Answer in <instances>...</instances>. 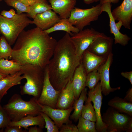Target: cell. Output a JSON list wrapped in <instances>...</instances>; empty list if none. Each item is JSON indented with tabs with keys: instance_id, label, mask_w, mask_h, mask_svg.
I'll return each instance as SVG.
<instances>
[{
	"instance_id": "6da1fadb",
	"label": "cell",
	"mask_w": 132,
	"mask_h": 132,
	"mask_svg": "<svg viewBox=\"0 0 132 132\" xmlns=\"http://www.w3.org/2000/svg\"><path fill=\"white\" fill-rule=\"evenodd\" d=\"M57 41L36 27L20 34L10 59L22 66L30 64L44 69L52 58Z\"/></svg>"
},
{
	"instance_id": "7a4b0ae2",
	"label": "cell",
	"mask_w": 132,
	"mask_h": 132,
	"mask_svg": "<svg viewBox=\"0 0 132 132\" xmlns=\"http://www.w3.org/2000/svg\"><path fill=\"white\" fill-rule=\"evenodd\" d=\"M81 59L76 55L70 35L66 33L57 42L53 56L47 65L50 81L54 88L62 90L69 80Z\"/></svg>"
},
{
	"instance_id": "3957f363",
	"label": "cell",
	"mask_w": 132,
	"mask_h": 132,
	"mask_svg": "<svg viewBox=\"0 0 132 132\" xmlns=\"http://www.w3.org/2000/svg\"><path fill=\"white\" fill-rule=\"evenodd\" d=\"M37 99L33 97L29 101H25L20 95L15 94L3 107L11 121H17L28 115L35 116L40 114L41 109Z\"/></svg>"
},
{
	"instance_id": "277c9868",
	"label": "cell",
	"mask_w": 132,
	"mask_h": 132,
	"mask_svg": "<svg viewBox=\"0 0 132 132\" xmlns=\"http://www.w3.org/2000/svg\"><path fill=\"white\" fill-rule=\"evenodd\" d=\"M21 71L26 80L24 85L20 86L21 94L32 95L38 99L40 95L43 85L44 69L28 64L22 66Z\"/></svg>"
},
{
	"instance_id": "5b68a950",
	"label": "cell",
	"mask_w": 132,
	"mask_h": 132,
	"mask_svg": "<svg viewBox=\"0 0 132 132\" xmlns=\"http://www.w3.org/2000/svg\"><path fill=\"white\" fill-rule=\"evenodd\" d=\"M32 21L26 13H22L12 18L5 17L0 14V33L11 46L15 44L18 36Z\"/></svg>"
},
{
	"instance_id": "8992f818",
	"label": "cell",
	"mask_w": 132,
	"mask_h": 132,
	"mask_svg": "<svg viewBox=\"0 0 132 132\" xmlns=\"http://www.w3.org/2000/svg\"><path fill=\"white\" fill-rule=\"evenodd\" d=\"M101 5L99 4L95 6L87 9H82L75 7L71 11L68 21L77 28L80 31L91 22L97 21L102 12Z\"/></svg>"
},
{
	"instance_id": "52a82bcc",
	"label": "cell",
	"mask_w": 132,
	"mask_h": 132,
	"mask_svg": "<svg viewBox=\"0 0 132 132\" xmlns=\"http://www.w3.org/2000/svg\"><path fill=\"white\" fill-rule=\"evenodd\" d=\"M103 121L106 126L107 132H126L132 117L123 114L110 107L102 116Z\"/></svg>"
},
{
	"instance_id": "ba28073f",
	"label": "cell",
	"mask_w": 132,
	"mask_h": 132,
	"mask_svg": "<svg viewBox=\"0 0 132 132\" xmlns=\"http://www.w3.org/2000/svg\"><path fill=\"white\" fill-rule=\"evenodd\" d=\"M100 32L94 28H87L74 33L70 36L77 56L81 59L83 53Z\"/></svg>"
},
{
	"instance_id": "9c48e42d",
	"label": "cell",
	"mask_w": 132,
	"mask_h": 132,
	"mask_svg": "<svg viewBox=\"0 0 132 132\" xmlns=\"http://www.w3.org/2000/svg\"><path fill=\"white\" fill-rule=\"evenodd\" d=\"M88 95L86 103L91 101L93 103V107L97 116L95 126L97 132H107L106 126L102 121L101 113L102 95L100 82H98L94 88L89 90Z\"/></svg>"
},
{
	"instance_id": "30bf717a",
	"label": "cell",
	"mask_w": 132,
	"mask_h": 132,
	"mask_svg": "<svg viewBox=\"0 0 132 132\" xmlns=\"http://www.w3.org/2000/svg\"><path fill=\"white\" fill-rule=\"evenodd\" d=\"M47 66L44 69V77L42 90L37 101L41 104L56 109L57 102L61 90H56L50 83Z\"/></svg>"
},
{
	"instance_id": "8fae6325",
	"label": "cell",
	"mask_w": 132,
	"mask_h": 132,
	"mask_svg": "<svg viewBox=\"0 0 132 132\" xmlns=\"http://www.w3.org/2000/svg\"><path fill=\"white\" fill-rule=\"evenodd\" d=\"M113 39L100 33L87 49L90 52L107 59L112 52Z\"/></svg>"
},
{
	"instance_id": "7c38bea8",
	"label": "cell",
	"mask_w": 132,
	"mask_h": 132,
	"mask_svg": "<svg viewBox=\"0 0 132 132\" xmlns=\"http://www.w3.org/2000/svg\"><path fill=\"white\" fill-rule=\"evenodd\" d=\"M38 103L41 108V112L46 114L53 120L59 128L64 124L72 123L69 118L71 113L73 110V106L67 109L62 110L53 108Z\"/></svg>"
},
{
	"instance_id": "4fadbf2b",
	"label": "cell",
	"mask_w": 132,
	"mask_h": 132,
	"mask_svg": "<svg viewBox=\"0 0 132 132\" xmlns=\"http://www.w3.org/2000/svg\"><path fill=\"white\" fill-rule=\"evenodd\" d=\"M113 55L112 53H110L105 62L99 66L97 69L100 75L102 92L105 96L120 89V87L112 88L110 85V69L112 63Z\"/></svg>"
},
{
	"instance_id": "5bb4252c",
	"label": "cell",
	"mask_w": 132,
	"mask_h": 132,
	"mask_svg": "<svg viewBox=\"0 0 132 132\" xmlns=\"http://www.w3.org/2000/svg\"><path fill=\"white\" fill-rule=\"evenodd\" d=\"M111 13L115 21H121L125 28L130 29L132 20V0H123L120 5L112 10Z\"/></svg>"
},
{
	"instance_id": "9a60e30c",
	"label": "cell",
	"mask_w": 132,
	"mask_h": 132,
	"mask_svg": "<svg viewBox=\"0 0 132 132\" xmlns=\"http://www.w3.org/2000/svg\"><path fill=\"white\" fill-rule=\"evenodd\" d=\"M111 4L110 2H107L101 4L102 11L107 13L109 16L110 32L114 35V44H119L122 46H125L127 44L131 38L126 34L121 33L117 28L116 25L115 21L112 14Z\"/></svg>"
},
{
	"instance_id": "2e32d148",
	"label": "cell",
	"mask_w": 132,
	"mask_h": 132,
	"mask_svg": "<svg viewBox=\"0 0 132 132\" xmlns=\"http://www.w3.org/2000/svg\"><path fill=\"white\" fill-rule=\"evenodd\" d=\"M33 19L32 24L44 31L53 27L61 18L53 11L50 10L37 14Z\"/></svg>"
},
{
	"instance_id": "e0dca14e",
	"label": "cell",
	"mask_w": 132,
	"mask_h": 132,
	"mask_svg": "<svg viewBox=\"0 0 132 132\" xmlns=\"http://www.w3.org/2000/svg\"><path fill=\"white\" fill-rule=\"evenodd\" d=\"M75 100L72 81L69 80L60 93L56 108L62 110L69 109L73 106Z\"/></svg>"
},
{
	"instance_id": "ac0fdd59",
	"label": "cell",
	"mask_w": 132,
	"mask_h": 132,
	"mask_svg": "<svg viewBox=\"0 0 132 132\" xmlns=\"http://www.w3.org/2000/svg\"><path fill=\"white\" fill-rule=\"evenodd\" d=\"M52 10L59 14L61 19L68 18L75 7L77 0H48Z\"/></svg>"
},
{
	"instance_id": "d6986e66",
	"label": "cell",
	"mask_w": 132,
	"mask_h": 132,
	"mask_svg": "<svg viewBox=\"0 0 132 132\" xmlns=\"http://www.w3.org/2000/svg\"><path fill=\"white\" fill-rule=\"evenodd\" d=\"M107 59L95 55L86 49L83 54L81 61L87 74L90 72L97 70L99 66L105 62Z\"/></svg>"
},
{
	"instance_id": "ffe728a7",
	"label": "cell",
	"mask_w": 132,
	"mask_h": 132,
	"mask_svg": "<svg viewBox=\"0 0 132 132\" xmlns=\"http://www.w3.org/2000/svg\"><path fill=\"white\" fill-rule=\"evenodd\" d=\"M86 75L81 61L75 71L72 80L75 99L79 98L82 91L85 88Z\"/></svg>"
},
{
	"instance_id": "44dd1931",
	"label": "cell",
	"mask_w": 132,
	"mask_h": 132,
	"mask_svg": "<svg viewBox=\"0 0 132 132\" xmlns=\"http://www.w3.org/2000/svg\"><path fill=\"white\" fill-rule=\"evenodd\" d=\"M21 71L9 75L0 79V98L1 99L7 93L8 90L12 87L20 84L22 80L25 78Z\"/></svg>"
},
{
	"instance_id": "7402d4cb",
	"label": "cell",
	"mask_w": 132,
	"mask_h": 132,
	"mask_svg": "<svg viewBox=\"0 0 132 132\" xmlns=\"http://www.w3.org/2000/svg\"><path fill=\"white\" fill-rule=\"evenodd\" d=\"M45 124L44 119L40 114L35 116L29 115L18 121H11L8 126H20L25 129L28 130V127L34 125L38 126L43 129L44 127Z\"/></svg>"
},
{
	"instance_id": "603a6c76",
	"label": "cell",
	"mask_w": 132,
	"mask_h": 132,
	"mask_svg": "<svg viewBox=\"0 0 132 132\" xmlns=\"http://www.w3.org/2000/svg\"><path fill=\"white\" fill-rule=\"evenodd\" d=\"M108 104L120 112L132 116V103L127 101L124 99L115 97L109 100Z\"/></svg>"
},
{
	"instance_id": "cb8c5ba5",
	"label": "cell",
	"mask_w": 132,
	"mask_h": 132,
	"mask_svg": "<svg viewBox=\"0 0 132 132\" xmlns=\"http://www.w3.org/2000/svg\"><path fill=\"white\" fill-rule=\"evenodd\" d=\"M59 31H65L71 36L73 35L74 33H78L80 31L77 28L73 25L68 21V18L61 19L59 22L53 27L44 31L49 34L54 32Z\"/></svg>"
},
{
	"instance_id": "d4e9b609",
	"label": "cell",
	"mask_w": 132,
	"mask_h": 132,
	"mask_svg": "<svg viewBox=\"0 0 132 132\" xmlns=\"http://www.w3.org/2000/svg\"><path fill=\"white\" fill-rule=\"evenodd\" d=\"M22 66L13 61L3 58L0 59V74L6 76L21 70Z\"/></svg>"
},
{
	"instance_id": "484cf974",
	"label": "cell",
	"mask_w": 132,
	"mask_h": 132,
	"mask_svg": "<svg viewBox=\"0 0 132 132\" xmlns=\"http://www.w3.org/2000/svg\"><path fill=\"white\" fill-rule=\"evenodd\" d=\"M50 10L52 8L47 0H36L30 7L29 11L26 14L29 17L33 19L37 14Z\"/></svg>"
},
{
	"instance_id": "4316f807",
	"label": "cell",
	"mask_w": 132,
	"mask_h": 132,
	"mask_svg": "<svg viewBox=\"0 0 132 132\" xmlns=\"http://www.w3.org/2000/svg\"><path fill=\"white\" fill-rule=\"evenodd\" d=\"M36 0H5L4 1L8 6H11L16 10L18 14L24 12L28 13L30 7Z\"/></svg>"
},
{
	"instance_id": "83f0119b",
	"label": "cell",
	"mask_w": 132,
	"mask_h": 132,
	"mask_svg": "<svg viewBox=\"0 0 132 132\" xmlns=\"http://www.w3.org/2000/svg\"><path fill=\"white\" fill-rule=\"evenodd\" d=\"M87 89L85 88L82 91L79 98L75 99L73 105L74 110L70 116V119L77 122L81 116L85 101L87 99Z\"/></svg>"
},
{
	"instance_id": "f1b7e54d",
	"label": "cell",
	"mask_w": 132,
	"mask_h": 132,
	"mask_svg": "<svg viewBox=\"0 0 132 132\" xmlns=\"http://www.w3.org/2000/svg\"><path fill=\"white\" fill-rule=\"evenodd\" d=\"M77 127L79 132H97L95 122L85 119L81 116Z\"/></svg>"
},
{
	"instance_id": "f546056e",
	"label": "cell",
	"mask_w": 132,
	"mask_h": 132,
	"mask_svg": "<svg viewBox=\"0 0 132 132\" xmlns=\"http://www.w3.org/2000/svg\"><path fill=\"white\" fill-rule=\"evenodd\" d=\"M81 116L85 119L96 122L97 116L91 102L85 103L82 110Z\"/></svg>"
},
{
	"instance_id": "4dcf8cb0",
	"label": "cell",
	"mask_w": 132,
	"mask_h": 132,
	"mask_svg": "<svg viewBox=\"0 0 132 132\" xmlns=\"http://www.w3.org/2000/svg\"><path fill=\"white\" fill-rule=\"evenodd\" d=\"M12 51V48L5 37L2 35L0 36V57L5 59H10Z\"/></svg>"
},
{
	"instance_id": "1f68e13d",
	"label": "cell",
	"mask_w": 132,
	"mask_h": 132,
	"mask_svg": "<svg viewBox=\"0 0 132 132\" xmlns=\"http://www.w3.org/2000/svg\"><path fill=\"white\" fill-rule=\"evenodd\" d=\"M100 80V75L97 70L93 71L87 74L86 86L90 90L95 87Z\"/></svg>"
},
{
	"instance_id": "d6a6232c",
	"label": "cell",
	"mask_w": 132,
	"mask_h": 132,
	"mask_svg": "<svg viewBox=\"0 0 132 132\" xmlns=\"http://www.w3.org/2000/svg\"><path fill=\"white\" fill-rule=\"evenodd\" d=\"M40 114L44 119L45 124L44 127L47 130V132H59V128L55 124L54 122L45 113L41 112Z\"/></svg>"
},
{
	"instance_id": "836d02e7",
	"label": "cell",
	"mask_w": 132,
	"mask_h": 132,
	"mask_svg": "<svg viewBox=\"0 0 132 132\" xmlns=\"http://www.w3.org/2000/svg\"><path fill=\"white\" fill-rule=\"evenodd\" d=\"M11 121L9 115L0 104V131L8 126Z\"/></svg>"
},
{
	"instance_id": "e575fe53",
	"label": "cell",
	"mask_w": 132,
	"mask_h": 132,
	"mask_svg": "<svg viewBox=\"0 0 132 132\" xmlns=\"http://www.w3.org/2000/svg\"><path fill=\"white\" fill-rule=\"evenodd\" d=\"M60 129V132H79L77 126L72 123L64 124Z\"/></svg>"
},
{
	"instance_id": "d590c367",
	"label": "cell",
	"mask_w": 132,
	"mask_h": 132,
	"mask_svg": "<svg viewBox=\"0 0 132 132\" xmlns=\"http://www.w3.org/2000/svg\"><path fill=\"white\" fill-rule=\"evenodd\" d=\"M23 128L20 126H8L4 130L5 132H26V130H23Z\"/></svg>"
},
{
	"instance_id": "8d00e7d4",
	"label": "cell",
	"mask_w": 132,
	"mask_h": 132,
	"mask_svg": "<svg viewBox=\"0 0 132 132\" xmlns=\"http://www.w3.org/2000/svg\"><path fill=\"white\" fill-rule=\"evenodd\" d=\"M17 14L14 10L12 9L8 11L3 10L1 11L0 14L5 17L10 19L15 17Z\"/></svg>"
},
{
	"instance_id": "74e56055",
	"label": "cell",
	"mask_w": 132,
	"mask_h": 132,
	"mask_svg": "<svg viewBox=\"0 0 132 132\" xmlns=\"http://www.w3.org/2000/svg\"><path fill=\"white\" fill-rule=\"evenodd\" d=\"M127 101L132 103V87L129 89L124 99Z\"/></svg>"
},
{
	"instance_id": "f35d334b",
	"label": "cell",
	"mask_w": 132,
	"mask_h": 132,
	"mask_svg": "<svg viewBox=\"0 0 132 132\" xmlns=\"http://www.w3.org/2000/svg\"><path fill=\"white\" fill-rule=\"evenodd\" d=\"M121 74L122 76L127 79L132 85V71L122 72Z\"/></svg>"
},
{
	"instance_id": "ab89813d",
	"label": "cell",
	"mask_w": 132,
	"mask_h": 132,
	"mask_svg": "<svg viewBox=\"0 0 132 132\" xmlns=\"http://www.w3.org/2000/svg\"><path fill=\"white\" fill-rule=\"evenodd\" d=\"M43 129L37 127V125H35L34 127H31L28 128V132H43Z\"/></svg>"
},
{
	"instance_id": "60d3db41",
	"label": "cell",
	"mask_w": 132,
	"mask_h": 132,
	"mask_svg": "<svg viewBox=\"0 0 132 132\" xmlns=\"http://www.w3.org/2000/svg\"><path fill=\"white\" fill-rule=\"evenodd\" d=\"M119 0H100L99 4L101 5L104 3L109 2L111 3L116 4L118 3Z\"/></svg>"
},
{
	"instance_id": "b9f144b4",
	"label": "cell",
	"mask_w": 132,
	"mask_h": 132,
	"mask_svg": "<svg viewBox=\"0 0 132 132\" xmlns=\"http://www.w3.org/2000/svg\"><path fill=\"white\" fill-rule=\"evenodd\" d=\"M100 0H83L85 3L87 4H89L94 2H97Z\"/></svg>"
},
{
	"instance_id": "7bdbcfd3",
	"label": "cell",
	"mask_w": 132,
	"mask_h": 132,
	"mask_svg": "<svg viewBox=\"0 0 132 132\" xmlns=\"http://www.w3.org/2000/svg\"><path fill=\"white\" fill-rule=\"evenodd\" d=\"M126 132H132V120H131L130 122Z\"/></svg>"
},
{
	"instance_id": "ee69618b",
	"label": "cell",
	"mask_w": 132,
	"mask_h": 132,
	"mask_svg": "<svg viewBox=\"0 0 132 132\" xmlns=\"http://www.w3.org/2000/svg\"><path fill=\"white\" fill-rule=\"evenodd\" d=\"M116 24L118 29L120 30L121 26L123 25L122 22L120 21H118L117 23H116Z\"/></svg>"
},
{
	"instance_id": "f6af8a7d",
	"label": "cell",
	"mask_w": 132,
	"mask_h": 132,
	"mask_svg": "<svg viewBox=\"0 0 132 132\" xmlns=\"http://www.w3.org/2000/svg\"><path fill=\"white\" fill-rule=\"evenodd\" d=\"M6 76L4 75L0 74V79L3 77Z\"/></svg>"
},
{
	"instance_id": "bcb514c9",
	"label": "cell",
	"mask_w": 132,
	"mask_h": 132,
	"mask_svg": "<svg viewBox=\"0 0 132 132\" xmlns=\"http://www.w3.org/2000/svg\"><path fill=\"white\" fill-rule=\"evenodd\" d=\"M1 98H0V102H1Z\"/></svg>"
},
{
	"instance_id": "7dc6e473",
	"label": "cell",
	"mask_w": 132,
	"mask_h": 132,
	"mask_svg": "<svg viewBox=\"0 0 132 132\" xmlns=\"http://www.w3.org/2000/svg\"><path fill=\"white\" fill-rule=\"evenodd\" d=\"M2 0H0V1H1Z\"/></svg>"
},
{
	"instance_id": "c3c4849f",
	"label": "cell",
	"mask_w": 132,
	"mask_h": 132,
	"mask_svg": "<svg viewBox=\"0 0 132 132\" xmlns=\"http://www.w3.org/2000/svg\"><path fill=\"white\" fill-rule=\"evenodd\" d=\"M2 58H1L0 57V59Z\"/></svg>"
},
{
	"instance_id": "681fc988",
	"label": "cell",
	"mask_w": 132,
	"mask_h": 132,
	"mask_svg": "<svg viewBox=\"0 0 132 132\" xmlns=\"http://www.w3.org/2000/svg\"></svg>"
}]
</instances>
